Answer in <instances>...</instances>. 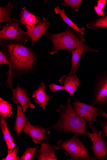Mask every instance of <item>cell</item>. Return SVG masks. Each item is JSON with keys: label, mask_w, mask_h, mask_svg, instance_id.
I'll return each instance as SVG.
<instances>
[{"label": "cell", "mask_w": 107, "mask_h": 160, "mask_svg": "<svg viewBox=\"0 0 107 160\" xmlns=\"http://www.w3.org/2000/svg\"><path fill=\"white\" fill-rule=\"evenodd\" d=\"M1 44L2 52L9 63L6 86L12 89L14 78L33 72V63L36 60V57L32 49L24 46L17 41L8 40Z\"/></svg>", "instance_id": "1"}, {"label": "cell", "mask_w": 107, "mask_h": 160, "mask_svg": "<svg viewBox=\"0 0 107 160\" xmlns=\"http://www.w3.org/2000/svg\"><path fill=\"white\" fill-rule=\"evenodd\" d=\"M59 115L58 121L47 128L53 129L70 135L72 132L78 133L90 139L91 133L86 128L88 124L85 119L76 114L73 110L71 98H68L65 105H61L56 110Z\"/></svg>", "instance_id": "2"}, {"label": "cell", "mask_w": 107, "mask_h": 160, "mask_svg": "<svg viewBox=\"0 0 107 160\" xmlns=\"http://www.w3.org/2000/svg\"><path fill=\"white\" fill-rule=\"evenodd\" d=\"M45 35L52 41L53 47L48 53L53 55L61 50L69 51L71 52L75 50L81 40V35L75 32L72 28L68 27L63 32L54 34L49 32Z\"/></svg>", "instance_id": "3"}, {"label": "cell", "mask_w": 107, "mask_h": 160, "mask_svg": "<svg viewBox=\"0 0 107 160\" xmlns=\"http://www.w3.org/2000/svg\"><path fill=\"white\" fill-rule=\"evenodd\" d=\"M80 134L75 133L67 140H61L57 142L59 150L65 152L71 160H95L94 155L90 154L89 150L83 142Z\"/></svg>", "instance_id": "4"}, {"label": "cell", "mask_w": 107, "mask_h": 160, "mask_svg": "<svg viewBox=\"0 0 107 160\" xmlns=\"http://www.w3.org/2000/svg\"><path fill=\"white\" fill-rule=\"evenodd\" d=\"M91 105L102 108H107V70L101 72L96 78L94 85Z\"/></svg>", "instance_id": "5"}, {"label": "cell", "mask_w": 107, "mask_h": 160, "mask_svg": "<svg viewBox=\"0 0 107 160\" xmlns=\"http://www.w3.org/2000/svg\"><path fill=\"white\" fill-rule=\"evenodd\" d=\"M19 25V21L11 18L0 31V39L16 40L25 44L28 36L26 32L22 30Z\"/></svg>", "instance_id": "6"}, {"label": "cell", "mask_w": 107, "mask_h": 160, "mask_svg": "<svg viewBox=\"0 0 107 160\" xmlns=\"http://www.w3.org/2000/svg\"><path fill=\"white\" fill-rule=\"evenodd\" d=\"M72 104V108L75 112L87 120L89 127L98 121V116H101V113L104 111L102 108L83 103L76 98Z\"/></svg>", "instance_id": "7"}, {"label": "cell", "mask_w": 107, "mask_h": 160, "mask_svg": "<svg viewBox=\"0 0 107 160\" xmlns=\"http://www.w3.org/2000/svg\"><path fill=\"white\" fill-rule=\"evenodd\" d=\"M92 131L90 139L93 143L90 148L92 150L93 155L96 160L102 159L107 153V142H106L104 137L102 135L101 131L99 130L95 126H90Z\"/></svg>", "instance_id": "8"}, {"label": "cell", "mask_w": 107, "mask_h": 160, "mask_svg": "<svg viewBox=\"0 0 107 160\" xmlns=\"http://www.w3.org/2000/svg\"><path fill=\"white\" fill-rule=\"evenodd\" d=\"M23 131L31 137L33 142L36 144L41 143L46 139L50 134L49 129L41 126H34L28 120Z\"/></svg>", "instance_id": "9"}, {"label": "cell", "mask_w": 107, "mask_h": 160, "mask_svg": "<svg viewBox=\"0 0 107 160\" xmlns=\"http://www.w3.org/2000/svg\"><path fill=\"white\" fill-rule=\"evenodd\" d=\"M84 35L81 36V40L78 45L74 51L72 52L71 63L72 66L70 72L75 74L78 68L80 66V60L81 57L84 52H99V51L91 48L84 45L85 41Z\"/></svg>", "instance_id": "10"}, {"label": "cell", "mask_w": 107, "mask_h": 160, "mask_svg": "<svg viewBox=\"0 0 107 160\" xmlns=\"http://www.w3.org/2000/svg\"><path fill=\"white\" fill-rule=\"evenodd\" d=\"M12 90L13 95L12 101L15 104H19L24 112L27 109L35 108V105L29 100V95L27 90L22 88L19 84L16 88Z\"/></svg>", "instance_id": "11"}, {"label": "cell", "mask_w": 107, "mask_h": 160, "mask_svg": "<svg viewBox=\"0 0 107 160\" xmlns=\"http://www.w3.org/2000/svg\"><path fill=\"white\" fill-rule=\"evenodd\" d=\"M49 24V19L44 18L35 27L27 30V35L31 39V46L34 45L42 36L45 35L48 31Z\"/></svg>", "instance_id": "12"}, {"label": "cell", "mask_w": 107, "mask_h": 160, "mask_svg": "<svg viewBox=\"0 0 107 160\" xmlns=\"http://www.w3.org/2000/svg\"><path fill=\"white\" fill-rule=\"evenodd\" d=\"M58 150L59 149L57 145L52 146L49 142H43L40 149L36 152L34 156L37 160H57L55 152Z\"/></svg>", "instance_id": "13"}, {"label": "cell", "mask_w": 107, "mask_h": 160, "mask_svg": "<svg viewBox=\"0 0 107 160\" xmlns=\"http://www.w3.org/2000/svg\"><path fill=\"white\" fill-rule=\"evenodd\" d=\"M59 82L60 84L64 86L65 91L70 96L74 95L76 89L81 85L80 80L78 76L75 74L71 72L61 78Z\"/></svg>", "instance_id": "14"}, {"label": "cell", "mask_w": 107, "mask_h": 160, "mask_svg": "<svg viewBox=\"0 0 107 160\" xmlns=\"http://www.w3.org/2000/svg\"><path fill=\"white\" fill-rule=\"evenodd\" d=\"M40 18L35 15L24 7L20 14L19 22L26 28L27 30L33 28L39 23Z\"/></svg>", "instance_id": "15"}, {"label": "cell", "mask_w": 107, "mask_h": 160, "mask_svg": "<svg viewBox=\"0 0 107 160\" xmlns=\"http://www.w3.org/2000/svg\"><path fill=\"white\" fill-rule=\"evenodd\" d=\"M45 85L42 82L38 88L33 93L32 97L34 98L35 102L39 105L43 110L46 108L47 103L50 100L49 96L46 94Z\"/></svg>", "instance_id": "16"}, {"label": "cell", "mask_w": 107, "mask_h": 160, "mask_svg": "<svg viewBox=\"0 0 107 160\" xmlns=\"http://www.w3.org/2000/svg\"><path fill=\"white\" fill-rule=\"evenodd\" d=\"M0 127L3 135L4 140L7 145L8 152H11L15 148V144L13 137L8 128L6 119L1 117L0 118Z\"/></svg>", "instance_id": "17"}, {"label": "cell", "mask_w": 107, "mask_h": 160, "mask_svg": "<svg viewBox=\"0 0 107 160\" xmlns=\"http://www.w3.org/2000/svg\"><path fill=\"white\" fill-rule=\"evenodd\" d=\"M17 107V115L15 123L14 130L17 136L19 137L24 128L28 120L21 106L18 104Z\"/></svg>", "instance_id": "18"}, {"label": "cell", "mask_w": 107, "mask_h": 160, "mask_svg": "<svg viewBox=\"0 0 107 160\" xmlns=\"http://www.w3.org/2000/svg\"><path fill=\"white\" fill-rule=\"evenodd\" d=\"M54 11L56 14H58L62 17L63 21L69 27L73 29L76 32L79 33L81 35H84V31L85 28L83 27L80 28L75 25L74 22L71 21L66 15L65 13V8L61 9L59 6L56 7L54 9Z\"/></svg>", "instance_id": "19"}, {"label": "cell", "mask_w": 107, "mask_h": 160, "mask_svg": "<svg viewBox=\"0 0 107 160\" xmlns=\"http://www.w3.org/2000/svg\"><path fill=\"white\" fill-rule=\"evenodd\" d=\"M13 7V6L10 2L6 6L0 7V27L11 19L10 14Z\"/></svg>", "instance_id": "20"}, {"label": "cell", "mask_w": 107, "mask_h": 160, "mask_svg": "<svg viewBox=\"0 0 107 160\" xmlns=\"http://www.w3.org/2000/svg\"><path fill=\"white\" fill-rule=\"evenodd\" d=\"M12 107L11 104L7 101L0 98V115L1 118L5 119L10 118L13 114Z\"/></svg>", "instance_id": "21"}, {"label": "cell", "mask_w": 107, "mask_h": 160, "mask_svg": "<svg viewBox=\"0 0 107 160\" xmlns=\"http://www.w3.org/2000/svg\"><path fill=\"white\" fill-rule=\"evenodd\" d=\"M86 26L93 30H97L100 28H107V16L97 19L88 23Z\"/></svg>", "instance_id": "22"}, {"label": "cell", "mask_w": 107, "mask_h": 160, "mask_svg": "<svg viewBox=\"0 0 107 160\" xmlns=\"http://www.w3.org/2000/svg\"><path fill=\"white\" fill-rule=\"evenodd\" d=\"M39 148L40 146H38L35 148H27L20 158V160H32L36 152Z\"/></svg>", "instance_id": "23"}, {"label": "cell", "mask_w": 107, "mask_h": 160, "mask_svg": "<svg viewBox=\"0 0 107 160\" xmlns=\"http://www.w3.org/2000/svg\"><path fill=\"white\" fill-rule=\"evenodd\" d=\"M62 5L64 6H69L72 8L75 11L78 12L81 6L82 0H64Z\"/></svg>", "instance_id": "24"}, {"label": "cell", "mask_w": 107, "mask_h": 160, "mask_svg": "<svg viewBox=\"0 0 107 160\" xmlns=\"http://www.w3.org/2000/svg\"><path fill=\"white\" fill-rule=\"evenodd\" d=\"M19 148L18 147L15 148L13 151L11 152H8L7 156L2 160H20L19 157L17 155V153Z\"/></svg>", "instance_id": "25"}, {"label": "cell", "mask_w": 107, "mask_h": 160, "mask_svg": "<svg viewBox=\"0 0 107 160\" xmlns=\"http://www.w3.org/2000/svg\"><path fill=\"white\" fill-rule=\"evenodd\" d=\"M50 89L52 90L53 92H56L60 90L65 91L64 86L63 85H59L54 83H52L50 85Z\"/></svg>", "instance_id": "26"}, {"label": "cell", "mask_w": 107, "mask_h": 160, "mask_svg": "<svg viewBox=\"0 0 107 160\" xmlns=\"http://www.w3.org/2000/svg\"><path fill=\"white\" fill-rule=\"evenodd\" d=\"M100 124L104 132L103 136L107 138V119L105 118L101 121Z\"/></svg>", "instance_id": "27"}, {"label": "cell", "mask_w": 107, "mask_h": 160, "mask_svg": "<svg viewBox=\"0 0 107 160\" xmlns=\"http://www.w3.org/2000/svg\"><path fill=\"white\" fill-rule=\"evenodd\" d=\"M9 64L4 53L1 51L0 52V64H7L8 65Z\"/></svg>", "instance_id": "28"}, {"label": "cell", "mask_w": 107, "mask_h": 160, "mask_svg": "<svg viewBox=\"0 0 107 160\" xmlns=\"http://www.w3.org/2000/svg\"><path fill=\"white\" fill-rule=\"evenodd\" d=\"M97 2H98L97 6L102 10H104V6L106 3L107 1L106 0H99V1H97Z\"/></svg>", "instance_id": "29"}, {"label": "cell", "mask_w": 107, "mask_h": 160, "mask_svg": "<svg viewBox=\"0 0 107 160\" xmlns=\"http://www.w3.org/2000/svg\"><path fill=\"white\" fill-rule=\"evenodd\" d=\"M94 10L99 16H101L103 17H104V12L101 8L98 6H95Z\"/></svg>", "instance_id": "30"}, {"label": "cell", "mask_w": 107, "mask_h": 160, "mask_svg": "<svg viewBox=\"0 0 107 160\" xmlns=\"http://www.w3.org/2000/svg\"><path fill=\"white\" fill-rule=\"evenodd\" d=\"M101 116H103L105 118L107 119V113L105 112L104 111H103L101 113Z\"/></svg>", "instance_id": "31"}, {"label": "cell", "mask_w": 107, "mask_h": 160, "mask_svg": "<svg viewBox=\"0 0 107 160\" xmlns=\"http://www.w3.org/2000/svg\"><path fill=\"white\" fill-rule=\"evenodd\" d=\"M104 159L105 160H107V153L106 156L102 159Z\"/></svg>", "instance_id": "32"}]
</instances>
